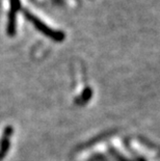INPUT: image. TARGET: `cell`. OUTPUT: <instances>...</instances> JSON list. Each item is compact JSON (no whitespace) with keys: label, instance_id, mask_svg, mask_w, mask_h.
Segmentation results:
<instances>
[{"label":"cell","instance_id":"obj_1","mask_svg":"<svg viewBox=\"0 0 160 161\" xmlns=\"http://www.w3.org/2000/svg\"><path fill=\"white\" fill-rule=\"evenodd\" d=\"M23 13H24L25 18L28 19L29 21L32 23V25L35 26L40 32H42L43 35L47 36L48 37H50V39H52L53 41H55V42H63L66 36H64V33L63 31L51 28V27H49L47 24H45L42 20H40L36 16H35L29 11H24Z\"/></svg>","mask_w":160,"mask_h":161},{"label":"cell","instance_id":"obj_2","mask_svg":"<svg viewBox=\"0 0 160 161\" xmlns=\"http://www.w3.org/2000/svg\"><path fill=\"white\" fill-rule=\"evenodd\" d=\"M9 13L8 17V25H6V33L9 36L16 35L17 30V14L21 8V1L20 0H11L9 2Z\"/></svg>","mask_w":160,"mask_h":161}]
</instances>
